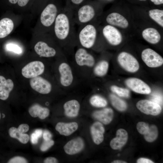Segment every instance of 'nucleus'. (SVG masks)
<instances>
[{
    "instance_id": "f257e3e1",
    "label": "nucleus",
    "mask_w": 163,
    "mask_h": 163,
    "mask_svg": "<svg viewBox=\"0 0 163 163\" xmlns=\"http://www.w3.org/2000/svg\"><path fill=\"white\" fill-rule=\"evenodd\" d=\"M54 24L55 35L59 41L64 44L76 43L75 23L71 9H65L59 13Z\"/></svg>"
},
{
    "instance_id": "f03ea898",
    "label": "nucleus",
    "mask_w": 163,
    "mask_h": 163,
    "mask_svg": "<svg viewBox=\"0 0 163 163\" xmlns=\"http://www.w3.org/2000/svg\"><path fill=\"white\" fill-rule=\"evenodd\" d=\"M93 21L80 25L76 33V43L86 49L92 48L97 40V30Z\"/></svg>"
},
{
    "instance_id": "7ed1b4c3",
    "label": "nucleus",
    "mask_w": 163,
    "mask_h": 163,
    "mask_svg": "<svg viewBox=\"0 0 163 163\" xmlns=\"http://www.w3.org/2000/svg\"><path fill=\"white\" fill-rule=\"evenodd\" d=\"M73 13L75 23L79 26L94 21L97 14L94 7L89 4L81 6Z\"/></svg>"
},
{
    "instance_id": "20e7f679",
    "label": "nucleus",
    "mask_w": 163,
    "mask_h": 163,
    "mask_svg": "<svg viewBox=\"0 0 163 163\" xmlns=\"http://www.w3.org/2000/svg\"><path fill=\"white\" fill-rule=\"evenodd\" d=\"M117 59L120 65L125 70L131 72H135L139 69V63L136 58L130 54L123 52L118 56Z\"/></svg>"
},
{
    "instance_id": "39448f33",
    "label": "nucleus",
    "mask_w": 163,
    "mask_h": 163,
    "mask_svg": "<svg viewBox=\"0 0 163 163\" xmlns=\"http://www.w3.org/2000/svg\"><path fill=\"white\" fill-rule=\"evenodd\" d=\"M141 57L144 62L150 67H158L163 63L162 57L156 52L150 48L144 50L142 52Z\"/></svg>"
},
{
    "instance_id": "423d86ee",
    "label": "nucleus",
    "mask_w": 163,
    "mask_h": 163,
    "mask_svg": "<svg viewBox=\"0 0 163 163\" xmlns=\"http://www.w3.org/2000/svg\"><path fill=\"white\" fill-rule=\"evenodd\" d=\"M58 14L56 6L52 3L49 4L41 14L40 20L41 24L46 27H50L54 23Z\"/></svg>"
},
{
    "instance_id": "0eeeda50",
    "label": "nucleus",
    "mask_w": 163,
    "mask_h": 163,
    "mask_svg": "<svg viewBox=\"0 0 163 163\" xmlns=\"http://www.w3.org/2000/svg\"><path fill=\"white\" fill-rule=\"evenodd\" d=\"M44 69V65L42 62L34 61L29 62L22 69L21 73L26 78H32L43 73Z\"/></svg>"
},
{
    "instance_id": "6e6552de",
    "label": "nucleus",
    "mask_w": 163,
    "mask_h": 163,
    "mask_svg": "<svg viewBox=\"0 0 163 163\" xmlns=\"http://www.w3.org/2000/svg\"><path fill=\"white\" fill-rule=\"evenodd\" d=\"M102 33L104 37L111 45H118L122 41L121 33L113 26L109 24L104 26L102 29Z\"/></svg>"
},
{
    "instance_id": "1a4fd4ad",
    "label": "nucleus",
    "mask_w": 163,
    "mask_h": 163,
    "mask_svg": "<svg viewBox=\"0 0 163 163\" xmlns=\"http://www.w3.org/2000/svg\"><path fill=\"white\" fill-rule=\"evenodd\" d=\"M75 59L77 64L80 66L91 67L95 62L93 55L89 53L86 49L82 47L76 50L75 54Z\"/></svg>"
},
{
    "instance_id": "9d476101",
    "label": "nucleus",
    "mask_w": 163,
    "mask_h": 163,
    "mask_svg": "<svg viewBox=\"0 0 163 163\" xmlns=\"http://www.w3.org/2000/svg\"><path fill=\"white\" fill-rule=\"evenodd\" d=\"M31 88L38 93L43 94L50 93L52 89V85L47 80L41 76L32 78L30 81Z\"/></svg>"
},
{
    "instance_id": "9b49d317",
    "label": "nucleus",
    "mask_w": 163,
    "mask_h": 163,
    "mask_svg": "<svg viewBox=\"0 0 163 163\" xmlns=\"http://www.w3.org/2000/svg\"><path fill=\"white\" fill-rule=\"evenodd\" d=\"M136 106L141 111L146 114L157 115L161 111V108L160 105L147 100L139 101L136 104Z\"/></svg>"
},
{
    "instance_id": "f8f14e48",
    "label": "nucleus",
    "mask_w": 163,
    "mask_h": 163,
    "mask_svg": "<svg viewBox=\"0 0 163 163\" xmlns=\"http://www.w3.org/2000/svg\"><path fill=\"white\" fill-rule=\"evenodd\" d=\"M125 83L129 88L136 93L149 94L151 92V89L149 86L139 78H130L126 79Z\"/></svg>"
},
{
    "instance_id": "ddd939ff",
    "label": "nucleus",
    "mask_w": 163,
    "mask_h": 163,
    "mask_svg": "<svg viewBox=\"0 0 163 163\" xmlns=\"http://www.w3.org/2000/svg\"><path fill=\"white\" fill-rule=\"evenodd\" d=\"M60 74V82L61 84L65 87L70 86L72 83L73 77L71 69L67 63H61L59 67Z\"/></svg>"
},
{
    "instance_id": "4468645a",
    "label": "nucleus",
    "mask_w": 163,
    "mask_h": 163,
    "mask_svg": "<svg viewBox=\"0 0 163 163\" xmlns=\"http://www.w3.org/2000/svg\"><path fill=\"white\" fill-rule=\"evenodd\" d=\"M106 21L109 25L126 28L129 25L128 22L122 15L116 12L109 14L106 18Z\"/></svg>"
},
{
    "instance_id": "2eb2a0df",
    "label": "nucleus",
    "mask_w": 163,
    "mask_h": 163,
    "mask_svg": "<svg viewBox=\"0 0 163 163\" xmlns=\"http://www.w3.org/2000/svg\"><path fill=\"white\" fill-rule=\"evenodd\" d=\"M84 143L83 139L80 137L72 139L67 142L64 146L66 153L69 155L76 154L83 149Z\"/></svg>"
},
{
    "instance_id": "dca6fc26",
    "label": "nucleus",
    "mask_w": 163,
    "mask_h": 163,
    "mask_svg": "<svg viewBox=\"0 0 163 163\" xmlns=\"http://www.w3.org/2000/svg\"><path fill=\"white\" fill-rule=\"evenodd\" d=\"M34 49L36 53L41 56L52 57L55 56L56 53L55 49L50 46L43 41L37 42L35 45Z\"/></svg>"
},
{
    "instance_id": "f3484780",
    "label": "nucleus",
    "mask_w": 163,
    "mask_h": 163,
    "mask_svg": "<svg viewBox=\"0 0 163 163\" xmlns=\"http://www.w3.org/2000/svg\"><path fill=\"white\" fill-rule=\"evenodd\" d=\"M128 137V133L126 130L123 129H118L116 133V137L110 142L111 147L115 150L121 148L126 143Z\"/></svg>"
},
{
    "instance_id": "a211bd4d",
    "label": "nucleus",
    "mask_w": 163,
    "mask_h": 163,
    "mask_svg": "<svg viewBox=\"0 0 163 163\" xmlns=\"http://www.w3.org/2000/svg\"><path fill=\"white\" fill-rule=\"evenodd\" d=\"M14 87V83L11 79H6L4 76L0 75V99L7 100Z\"/></svg>"
},
{
    "instance_id": "6ab92c4d",
    "label": "nucleus",
    "mask_w": 163,
    "mask_h": 163,
    "mask_svg": "<svg viewBox=\"0 0 163 163\" xmlns=\"http://www.w3.org/2000/svg\"><path fill=\"white\" fill-rule=\"evenodd\" d=\"M104 131L103 126L99 122L94 123L91 126V134L93 140L96 144L99 145L103 141Z\"/></svg>"
},
{
    "instance_id": "aec40b11",
    "label": "nucleus",
    "mask_w": 163,
    "mask_h": 163,
    "mask_svg": "<svg viewBox=\"0 0 163 163\" xmlns=\"http://www.w3.org/2000/svg\"><path fill=\"white\" fill-rule=\"evenodd\" d=\"M78 127L77 123L75 122L68 123L59 122L56 124L55 129L60 134L68 136L76 130Z\"/></svg>"
},
{
    "instance_id": "412c9836",
    "label": "nucleus",
    "mask_w": 163,
    "mask_h": 163,
    "mask_svg": "<svg viewBox=\"0 0 163 163\" xmlns=\"http://www.w3.org/2000/svg\"><path fill=\"white\" fill-rule=\"evenodd\" d=\"M30 115L33 117H38L43 120L48 117L50 114V110L48 108L43 107L38 104H33L28 109Z\"/></svg>"
},
{
    "instance_id": "4be33fe9",
    "label": "nucleus",
    "mask_w": 163,
    "mask_h": 163,
    "mask_svg": "<svg viewBox=\"0 0 163 163\" xmlns=\"http://www.w3.org/2000/svg\"><path fill=\"white\" fill-rule=\"evenodd\" d=\"M93 117L105 124L109 123L113 117V111L110 108H105L96 111L93 114Z\"/></svg>"
},
{
    "instance_id": "5701e85b",
    "label": "nucleus",
    "mask_w": 163,
    "mask_h": 163,
    "mask_svg": "<svg viewBox=\"0 0 163 163\" xmlns=\"http://www.w3.org/2000/svg\"><path fill=\"white\" fill-rule=\"evenodd\" d=\"M143 38L148 42L153 44L158 43L161 38V35L155 29L149 27L144 30L142 33Z\"/></svg>"
},
{
    "instance_id": "b1692460",
    "label": "nucleus",
    "mask_w": 163,
    "mask_h": 163,
    "mask_svg": "<svg viewBox=\"0 0 163 163\" xmlns=\"http://www.w3.org/2000/svg\"><path fill=\"white\" fill-rule=\"evenodd\" d=\"M80 107L79 103L75 100H72L67 101L63 105L65 114L70 117L77 116L78 114Z\"/></svg>"
},
{
    "instance_id": "393cba45",
    "label": "nucleus",
    "mask_w": 163,
    "mask_h": 163,
    "mask_svg": "<svg viewBox=\"0 0 163 163\" xmlns=\"http://www.w3.org/2000/svg\"><path fill=\"white\" fill-rule=\"evenodd\" d=\"M14 24L12 21L8 18H4L0 21V38L8 35L13 30Z\"/></svg>"
},
{
    "instance_id": "a878e982",
    "label": "nucleus",
    "mask_w": 163,
    "mask_h": 163,
    "mask_svg": "<svg viewBox=\"0 0 163 163\" xmlns=\"http://www.w3.org/2000/svg\"><path fill=\"white\" fill-rule=\"evenodd\" d=\"M8 134L12 138H16L21 143L25 144L28 142L30 139L28 135L25 133H22L19 132L17 128L12 127L8 130Z\"/></svg>"
},
{
    "instance_id": "bb28decb",
    "label": "nucleus",
    "mask_w": 163,
    "mask_h": 163,
    "mask_svg": "<svg viewBox=\"0 0 163 163\" xmlns=\"http://www.w3.org/2000/svg\"><path fill=\"white\" fill-rule=\"evenodd\" d=\"M108 67V62L105 60H102L100 61L94 68V72L98 76H103L107 73Z\"/></svg>"
},
{
    "instance_id": "cd10ccee",
    "label": "nucleus",
    "mask_w": 163,
    "mask_h": 163,
    "mask_svg": "<svg viewBox=\"0 0 163 163\" xmlns=\"http://www.w3.org/2000/svg\"><path fill=\"white\" fill-rule=\"evenodd\" d=\"M150 18L163 27V10L158 9L150 10L149 11Z\"/></svg>"
},
{
    "instance_id": "c85d7f7f",
    "label": "nucleus",
    "mask_w": 163,
    "mask_h": 163,
    "mask_svg": "<svg viewBox=\"0 0 163 163\" xmlns=\"http://www.w3.org/2000/svg\"><path fill=\"white\" fill-rule=\"evenodd\" d=\"M110 97L112 105L118 110L123 111L126 109L127 104L123 100L113 94H110Z\"/></svg>"
},
{
    "instance_id": "c756f323",
    "label": "nucleus",
    "mask_w": 163,
    "mask_h": 163,
    "mask_svg": "<svg viewBox=\"0 0 163 163\" xmlns=\"http://www.w3.org/2000/svg\"><path fill=\"white\" fill-rule=\"evenodd\" d=\"M158 135V131L157 127L152 125L149 127L147 132L144 135L145 139L149 142L154 141L157 138Z\"/></svg>"
},
{
    "instance_id": "7c9ffc66",
    "label": "nucleus",
    "mask_w": 163,
    "mask_h": 163,
    "mask_svg": "<svg viewBox=\"0 0 163 163\" xmlns=\"http://www.w3.org/2000/svg\"><path fill=\"white\" fill-rule=\"evenodd\" d=\"M90 102L91 104L96 107H104L107 104V101L103 97L94 95L91 98Z\"/></svg>"
},
{
    "instance_id": "2f4dec72",
    "label": "nucleus",
    "mask_w": 163,
    "mask_h": 163,
    "mask_svg": "<svg viewBox=\"0 0 163 163\" xmlns=\"http://www.w3.org/2000/svg\"><path fill=\"white\" fill-rule=\"evenodd\" d=\"M111 90L118 96L124 97H128L129 96L130 92L127 89L118 87L116 85L112 86Z\"/></svg>"
},
{
    "instance_id": "473e14b6",
    "label": "nucleus",
    "mask_w": 163,
    "mask_h": 163,
    "mask_svg": "<svg viewBox=\"0 0 163 163\" xmlns=\"http://www.w3.org/2000/svg\"><path fill=\"white\" fill-rule=\"evenodd\" d=\"M151 101L155 102L160 106L162 105L163 96L160 92L156 91L152 93L150 97Z\"/></svg>"
},
{
    "instance_id": "72a5a7b5",
    "label": "nucleus",
    "mask_w": 163,
    "mask_h": 163,
    "mask_svg": "<svg viewBox=\"0 0 163 163\" xmlns=\"http://www.w3.org/2000/svg\"><path fill=\"white\" fill-rule=\"evenodd\" d=\"M149 127L148 123L142 122L138 123L136 126L138 132L143 135L145 134L147 132L149 129Z\"/></svg>"
},
{
    "instance_id": "f704fd0d",
    "label": "nucleus",
    "mask_w": 163,
    "mask_h": 163,
    "mask_svg": "<svg viewBox=\"0 0 163 163\" xmlns=\"http://www.w3.org/2000/svg\"><path fill=\"white\" fill-rule=\"evenodd\" d=\"M6 48L8 50L17 54H20L22 52L21 48L18 46L14 44L8 43L6 45Z\"/></svg>"
},
{
    "instance_id": "c9c22d12",
    "label": "nucleus",
    "mask_w": 163,
    "mask_h": 163,
    "mask_svg": "<svg viewBox=\"0 0 163 163\" xmlns=\"http://www.w3.org/2000/svg\"><path fill=\"white\" fill-rule=\"evenodd\" d=\"M54 144V141L51 139L48 140H44L40 146V150L43 152L46 151L53 145Z\"/></svg>"
},
{
    "instance_id": "e433bc0d",
    "label": "nucleus",
    "mask_w": 163,
    "mask_h": 163,
    "mask_svg": "<svg viewBox=\"0 0 163 163\" xmlns=\"http://www.w3.org/2000/svg\"><path fill=\"white\" fill-rule=\"evenodd\" d=\"M28 161L25 158L20 156L13 157L9 159L8 163H27Z\"/></svg>"
},
{
    "instance_id": "4c0bfd02",
    "label": "nucleus",
    "mask_w": 163,
    "mask_h": 163,
    "mask_svg": "<svg viewBox=\"0 0 163 163\" xmlns=\"http://www.w3.org/2000/svg\"><path fill=\"white\" fill-rule=\"evenodd\" d=\"M29 128V126L28 124L23 123L20 125L17 128V129L19 132L23 133L28 132Z\"/></svg>"
},
{
    "instance_id": "58836bf2",
    "label": "nucleus",
    "mask_w": 163,
    "mask_h": 163,
    "mask_svg": "<svg viewBox=\"0 0 163 163\" xmlns=\"http://www.w3.org/2000/svg\"><path fill=\"white\" fill-rule=\"evenodd\" d=\"M45 163H57L58 161L55 158L53 157H49L46 158L43 161Z\"/></svg>"
},
{
    "instance_id": "ea45409f",
    "label": "nucleus",
    "mask_w": 163,
    "mask_h": 163,
    "mask_svg": "<svg viewBox=\"0 0 163 163\" xmlns=\"http://www.w3.org/2000/svg\"><path fill=\"white\" fill-rule=\"evenodd\" d=\"M52 135L48 131L45 130L43 134V137L44 140H48L51 139Z\"/></svg>"
},
{
    "instance_id": "a19ab883",
    "label": "nucleus",
    "mask_w": 163,
    "mask_h": 163,
    "mask_svg": "<svg viewBox=\"0 0 163 163\" xmlns=\"http://www.w3.org/2000/svg\"><path fill=\"white\" fill-rule=\"evenodd\" d=\"M39 138L34 133H33L31 136L30 140L31 142L34 144H37L38 142Z\"/></svg>"
},
{
    "instance_id": "79ce46f5",
    "label": "nucleus",
    "mask_w": 163,
    "mask_h": 163,
    "mask_svg": "<svg viewBox=\"0 0 163 163\" xmlns=\"http://www.w3.org/2000/svg\"><path fill=\"white\" fill-rule=\"evenodd\" d=\"M138 163H153V162L151 160L145 158H141L137 160Z\"/></svg>"
},
{
    "instance_id": "37998d69",
    "label": "nucleus",
    "mask_w": 163,
    "mask_h": 163,
    "mask_svg": "<svg viewBox=\"0 0 163 163\" xmlns=\"http://www.w3.org/2000/svg\"><path fill=\"white\" fill-rule=\"evenodd\" d=\"M29 0H18V5L21 7L25 6L28 2Z\"/></svg>"
},
{
    "instance_id": "c03bdc74",
    "label": "nucleus",
    "mask_w": 163,
    "mask_h": 163,
    "mask_svg": "<svg viewBox=\"0 0 163 163\" xmlns=\"http://www.w3.org/2000/svg\"><path fill=\"white\" fill-rule=\"evenodd\" d=\"M42 130L40 129H37L34 131V133L39 138L42 135Z\"/></svg>"
},
{
    "instance_id": "a18cd8bd",
    "label": "nucleus",
    "mask_w": 163,
    "mask_h": 163,
    "mask_svg": "<svg viewBox=\"0 0 163 163\" xmlns=\"http://www.w3.org/2000/svg\"><path fill=\"white\" fill-rule=\"evenodd\" d=\"M72 4L75 5H78L81 4L84 0H70Z\"/></svg>"
},
{
    "instance_id": "49530a36",
    "label": "nucleus",
    "mask_w": 163,
    "mask_h": 163,
    "mask_svg": "<svg viewBox=\"0 0 163 163\" xmlns=\"http://www.w3.org/2000/svg\"><path fill=\"white\" fill-rule=\"evenodd\" d=\"M155 5H159L163 3V0H150Z\"/></svg>"
},
{
    "instance_id": "de8ad7c7",
    "label": "nucleus",
    "mask_w": 163,
    "mask_h": 163,
    "mask_svg": "<svg viewBox=\"0 0 163 163\" xmlns=\"http://www.w3.org/2000/svg\"><path fill=\"white\" fill-rule=\"evenodd\" d=\"M112 163H127L125 161L122 160H117L113 161Z\"/></svg>"
},
{
    "instance_id": "09e8293b",
    "label": "nucleus",
    "mask_w": 163,
    "mask_h": 163,
    "mask_svg": "<svg viewBox=\"0 0 163 163\" xmlns=\"http://www.w3.org/2000/svg\"><path fill=\"white\" fill-rule=\"evenodd\" d=\"M11 3L15 4L16 3L18 0H8Z\"/></svg>"
},
{
    "instance_id": "8fccbe9b",
    "label": "nucleus",
    "mask_w": 163,
    "mask_h": 163,
    "mask_svg": "<svg viewBox=\"0 0 163 163\" xmlns=\"http://www.w3.org/2000/svg\"><path fill=\"white\" fill-rule=\"evenodd\" d=\"M139 0L141 1H145L146 0Z\"/></svg>"
},
{
    "instance_id": "3c124183",
    "label": "nucleus",
    "mask_w": 163,
    "mask_h": 163,
    "mask_svg": "<svg viewBox=\"0 0 163 163\" xmlns=\"http://www.w3.org/2000/svg\"><path fill=\"white\" fill-rule=\"evenodd\" d=\"M1 113H0V119H1Z\"/></svg>"
}]
</instances>
